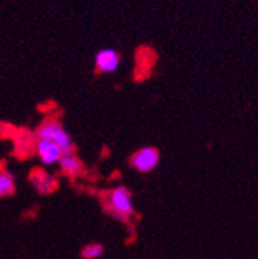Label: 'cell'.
<instances>
[{
  "instance_id": "9c48e42d",
  "label": "cell",
  "mask_w": 258,
  "mask_h": 259,
  "mask_svg": "<svg viewBox=\"0 0 258 259\" xmlns=\"http://www.w3.org/2000/svg\"><path fill=\"white\" fill-rule=\"evenodd\" d=\"M104 253H105V248L102 244L93 242V244H88L82 248L81 256H82V259H99L104 256Z\"/></svg>"
},
{
  "instance_id": "ba28073f",
  "label": "cell",
  "mask_w": 258,
  "mask_h": 259,
  "mask_svg": "<svg viewBox=\"0 0 258 259\" xmlns=\"http://www.w3.org/2000/svg\"><path fill=\"white\" fill-rule=\"evenodd\" d=\"M14 191H16L14 175L11 171H7L5 168H2V171H0V196L2 198L13 196Z\"/></svg>"
},
{
  "instance_id": "7a4b0ae2",
  "label": "cell",
  "mask_w": 258,
  "mask_h": 259,
  "mask_svg": "<svg viewBox=\"0 0 258 259\" xmlns=\"http://www.w3.org/2000/svg\"><path fill=\"white\" fill-rule=\"evenodd\" d=\"M34 135L39 139L54 141L56 144H59L62 147V150H63V153H65V154L75 153V142H73L70 133L56 119H47L45 122H42L39 125V128L36 130Z\"/></svg>"
},
{
  "instance_id": "8992f818",
  "label": "cell",
  "mask_w": 258,
  "mask_h": 259,
  "mask_svg": "<svg viewBox=\"0 0 258 259\" xmlns=\"http://www.w3.org/2000/svg\"><path fill=\"white\" fill-rule=\"evenodd\" d=\"M121 56L113 48H104L94 56V65L98 73H115L119 68Z\"/></svg>"
},
{
  "instance_id": "52a82bcc",
  "label": "cell",
  "mask_w": 258,
  "mask_h": 259,
  "mask_svg": "<svg viewBox=\"0 0 258 259\" xmlns=\"http://www.w3.org/2000/svg\"><path fill=\"white\" fill-rule=\"evenodd\" d=\"M59 165H60V170L67 176H82L85 173L84 162L76 153L63 154L62 159L59 160Z\"/></svg>"
},
{
  "instance_id": "6da1fadb",
  "label": "cell",
  "mask_w": 258,
  "mask_h": 259,
  "mask_svg": "<svg viewBox=\"0 0 258 259\" xmlns=\"http://www.w3.org/2000/svg\"><path fill=\"white\" fill-rule=\"evenodd\" d=\"M105 211L119 221H127L135 214L133 196L125 187H116L105 194Z\"/></svg>"
},
{
  "instance_id": "3957f363",
  "label": "cell",
  "mask_w": 258,
  "mask_h": 259,
  "mask_svg": "<svg viewBox=\"0 0 258 259\" xmlns=\"http://www.w3.org/2000/svg\"><path fill=\"white\" fill-rule=\"evenodd\" d=\"M159 159H161V154L158 148L144 147L130 157V165L139 173H150L158 167Z\"/></svg>"
},
{
  "instance_id": "277c9868",
  "label": "cell",
  "mask_w": 258,
  "mask_h": 259,
  "mask_svg": "<svg viewBox=\"0 0 258 259\" xmlns=\"http://www.w3.org/2000/svg\"><path fill=\"white\" fill-rule=\"evenodd\" d=\"M34 153L38 154V157L44 162L45 165L56 164V162H59L62 159V156L65 154V153H63V150H62V147L59 144H56L54 141L39 139V138H36Z\"/></svg>"
},
{
  "instance_id": "5b68a950",
  "label": "cell",
  "mask_w": 258,
  "mask_h": 259,
  "mask_svg": "<svg viewBox=\"0 0 258 259\" xmlns=\"http://www.w3.org/2000/svg\"><path fill=\"white\" fill-rule=\"evenodd\" d=\"M29 182H31V185H33L41 194H51L59 187L57 179L53 175L47 173L41 167L33 168V170L29 171Z\"/></svg>"
}]
</instances>
